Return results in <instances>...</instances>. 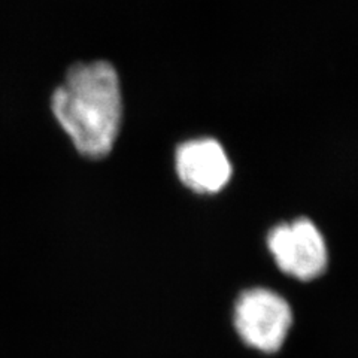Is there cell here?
<instances>
[{"instance_id": "cell-1", "label": "cell", "mask_w": 358, "mask_h": 358, "mask_svg": "<svg viewBox=\"0 0 358 358\" xmlns=\"http://www.w3.org/2000/svg\"><path fill=\"white\" fill-rule=\"evenodd\" d=\"M51 110L78 152L102 159L114 147L121 122V90L108 62L76 63L54 90Z\"/></svg>"}, {"instance_id": "cell-2", "label": "cell", "mask_w": 358, "mask_h": 358, "mask_svg": "<svg viewBox=\"0 0 358 358\" xmlns=\"http://www.w3.org/2000/svg\"><path fill=\"white\" fill-rule=\"evenodd\" d=\"M293 324L287 300L266 288L246 289L234 306V327L245 345L275 354L284 345Z\"/></svg>"}, {"instance_id": "cell-3", "label": "cell", "mask_w": 358, "mask_h": 358, "mask_svg": "<svg viewBox=\"0 0 358 358\" xmlns=\"http://www.w3.org/2000/svg\"><path fill=\"white\" fill-rule=\"evenodd\" d=\"M267 246L278 267L300 281H312L327 267L326 242L308 218L273 227L267 236Z\"/></svg>"}, {"instance_id": "cell-4", "label": "cell", "mask_w": 358, "mask_h": 358, "mask_svg": "<svg viewBox=\"0 0 358 358\" xmlns=\"http://www.w3.org/2000/svg\"><path fill=\"white\" fill-rule=\"evenodd\" d=\"M175 160L179 179L196 193H217L231 176V163L215 139L184 142L178 147Z\"/></svg>"}]
</instances>
